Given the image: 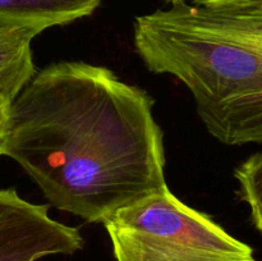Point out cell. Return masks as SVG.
<instances>
[{"instance_id": "cell-9", "label": "cell", "mask_w": 262, "mask_h": 261, "mask_svg": "<svg viewBox=\"0 0 262 261\" xmlns=\"http://www.w3.org/2000/svg\"><path fill=\"white\" fill-rule=\"evenodd\" d=\"M188 2V0H187ZM192 4L204 5V7H216V5L229 4V3L238 2V0H191Z\"/></svg>"}, {"instance_id": "cell-8", "label": "cell", "mask_w": 262, "mask_h": 261, "mask_svg": "<svg viewBox=\"0 0 262 261\" xmlns=\"http://www.w3.org/2000/svg\"><path fill=\"white\" fill-rule=\"evenodd\" d=\"M9 106H10V102L0 99V155H3V148H4Z\"/></svg>"}, {"instance_id": "cell-5", "label": "cell", "mask_w": 262, "mask_h": 261, "mask_svg": "<svg viewBox=\"0 0 262 261\" xmlns=\"http://www.w3.org/2000/svg\"><path fill=\"white\" fill-rule=\"evenodd\" d=\"M42 32L33 26L0 30V99L12 102L36 73L31 44Z\"/></svg>"}, {"instance_id": "cell-4", "label": "cell", "mask_w": 262, "mask_h": 261, "mask_svg": "<svg viewBox=\"0 0 262 261\" xmlns=\"http://www.w3.org/2000/svg\"><path fill=\"white\" fill-rule=\"evenodd\" d=\"M83 245L77 228L51 219L48 205L31 204L13 188L0 189V261L72 255Z\"/></svg>"}, {"instance_id": "cell-2", "label": "cell", "mask_w": 262, "mask_h": 261, "mask_svg": "<svg viewBox=\"0 0 262 261\" xmlns=\"http://www.w3.org/2000/svg\"><path fill=\"white\" fill-rule=\"evenodd\" d=\"M135 46L148 71L188 87L216 140L262 142V0L171 3L136 18Z\"/></svg>"}, {"instance_id": "cell-3", "label": "cell", "mask_w": 262, "mask_h": 261, "mask_svg": "<svg viewBox=\"0 0 262 261\" xmlns=\"http://www.w3.org/2000/svg\"><path fill=\"white\" fill-rule=\"evenodd\" d=\"M102 223L117 261H256L250 246L187 206L166 186Z\"/></svg>"}, {"instance_id": "cell-1", "label": "cell", "mask_w": 262, "mask_h": 261, "mask_svg": "<svg viewBox=\"0 0 262 261\" xmlns=\"http://www.w3.org/2000/svg\"><path fill=\"white\" fill-rule=\"evenodd\" d=\"M152 107L145 90L112 69L50 64L10 102L3 155L54 207L102 223L166 186L164 135Z\"/></svg>"}, {"instance_id": "cell-11", "label": "cell", "mask_w": 262, "mask_h": 261, "mask_svg": "<svg viewBox=\"0 0 262 261\" xmlns=\"http://www.w3.org/2000/svg\"><path fill=\"white\" fill-rule=\"evenodd\" d=\"M166 2H170V3H177V2H183V0H166Z\"/></svg>"}, {"instance_id": "cell-7", "label": "cell", "mask_w": 262, "mask_h": 261, "mask_svg": "<svg viewBox=\"0 0 262 261\" xmlns=\"http://www.w3.org/2000/svg\"><path fill=\"white\" fill-rule=\"evenodd\" d=\"M239 183L241 200L250 206L251 220L262 233V153H257L243 161L234 170Z\"/></svg>"}, {"instance_id": "cell-10", "label": "cell", "mask_w": 262, "mask_h": 261, "mask_svg": "<svg viewBox=\"0 0 262 261\" xmlns=\"http://www.w3.org/2000/svg\"><path fill=\"white\" fill-rule=\"evenodd\" d=\"M12 26H26V25H18V23L9 22V20L0 19V30H4V28H8V27H12Z\"/></svg>"}, {"instance_id": "cell-6", "label": "cell", "mask_w": 262, "mask_h": 261, "mask_svg": "<svg viewBox=\"0 0 262 261\" xmlns=\"http://www.w3.org/2000/svg\"><path fill=\"white\" fill-rule=\"evenodd\" d=\"M102 0H0V19L45 31L91 15Z\"/></svg>"}]
</instances>
